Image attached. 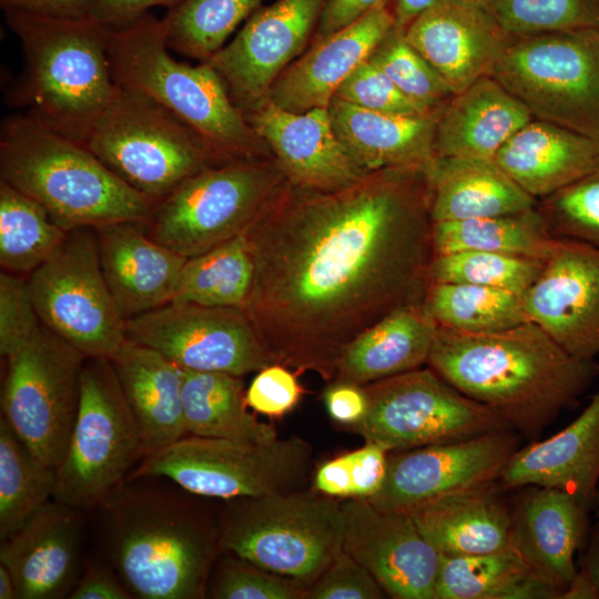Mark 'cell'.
<instances>
[{
	"mask_svg": "<svg viewBox=\"0 0 599 599\" xmlns=\"http://www.w3.org/2000/svg\"><path fill=\"white\" fill-rule=\"evenodd\" d=\"M27 277L0 273V354L8 358L22 348L41 326Z\"/></svg>",
	"mask_w": 599,
	"mask_h": 599,
	"instance_id": "obj_50",
	"label": "cell"
},
{
	"mask_svg": "<svg viewBox=\"0 0 599 599\" xmlns=\"http://www.w3.org/2000/svg\"><path fill=\"white\" fill-rule=\"evenodd\" d=\"M427 364L528 443L576 408L599 376V362L571 355L529 321L483 334L437 327Z\"/></svg>",
	"mask_w": 599,
	"mask_h": 599,
	"instance_id": "obj_2",
	"label": "cell"
},
{
	"mask_svg": "<svg viewBox=\"0 0 599 599\" xmlns=\"http://www.w3.org/2000/svg\"><path fill=\"white\" fill-rule=\"evenodd\" d=\"M422 306L438 328L458 333H493L528 321L522 295L475 284L432 283Z\"/></svg>",
	"mask_w": 599,
	"mask_h": 599,
	"instance_id": "obj_38",
	"label": "cell"
},
{
	"mask_svg": "<svg viewBox=\"0 0 599 599\" xmlns=\"http://www.w3.org/2000/svg\"><path fill=\"white\" fill-rule=\"evenodd\" d=\"M55 468L42 463L0 418V540H4L54 497Z\"/></svg>",
	"mask_w": 599,
	"mask_h": 599,
	"instance_id": "obj_39",
	"label": "cell"
},
{
	"mask_svg": "<svg viewBox=\"0 0 599 599\" xmlns=\"http://www.w3.org/2000/svg\"><path fill=\"white\" fill-rule=\"evenodd\" d=\"M219 548L267 571L314 581L343 549L341 502L318 491L229 500Z\"/></svg>",
	"mask_w": 599,
	"mask_h": 599,
	"instance_id": "obj_8",
	"label": "cell"
},
{
	"mask_svg": "<svg viewBox=\"0 0 599 599\" xmlns=\"http://www.w3.org/2000/svg\"><path fill=\"white\" fill-rule=\"evenodd\" d=\"M253 274L252 257L242 234L186 258L173 301L243 308Z\"/></svg>",
	"mask_w": 599,
	"mask_h": 599,
	"instance_id": "obj_41",
	"label": "cell"
},
{
	"mask_svg": "<svg viewBox=\"0 0 599 599\" xmlns=\"http://www.w3.org/2000/svg\"><path fill=\"white\" fill-rule=\"evenodd\" d=\"M0 180L41 204L67 231L145 222L155 204L84 144L20 113L1 122Z\"/></svg>",
	"mask_w": 599,
	"mask_h": 599,
	"instance_id": "obj_4",
	"label": "cell"
},
{
	"mask_svg": "<svg viewBox=\"0 0 599 599\" xmlns=\"http://www.w3.org/2000/svg\"><path fill=\"white\" fill-rule=\"evenodd\" d=\"M528 109L486 75L456 93L436 129V155L494 160L500 148L532 120Z\"/></svg>",
	"mask_w": 599,
	"mask_h": 599,
	"instance_id": "obj_32",
	"label": "cell"
},
{
	"mask_svg": "<svg viewBox=\"0 0 599 599\" xmlns=\"http://www.w3.org/2000/svg\"><path fill=\"white\" fill-rule=\"evenodd\" d=\"M580 552L578 572L562 599H599V524L591 529Z\"/></svg>",
	"mask_w": 599,
	"mask_h": 599,
	"instance_id": "obj_54",
	"label": "cell"
},
{
	"mask_svg": "<svg viewBox=\"0 0 599 599\" xmlns=\"http://www.w3.org/2000/svg\"><path fill=\"white\" fill-rule=\"evenodd\" d=\"M94 231L103 276L125 321L174 300L186 257L152 238L143 221Z\"/></svg>",
	"mask_w": 599,
	"mask_h": 599,
	"instance_id": "obj_24",
	"label": "cell"
},
{
	"mask_svg": "<svg viewBox=\"0 0 599 599\" xmlns=\"http://www.w3.org/2000/svg\"><path fill=\"white\" fill-rule=\"evenodd\" d=\"M443 109L418 114L385 113L337 98L328 105L338 140L366 172L432 162L437 156L436 129Z\"/></svg>",
	"mask_w": 599,
	"mask_h": 599,
	"instance_id": "obj_29",
	"label": "cell"
},
{
	"mask_svg": "<svg viewBox=\"0 0 599 599\" xmlns=\"http://www.w3.org/2000/svg\"><path fill=\"white\" fill-rule=\"evenodd\" d=\"M367 408L354 429L365 443L400 451L511 428L433 368H417L363 388Z\"/></svg>",
	"mask_w": 599,
	"mask_h": 599,
	"instance_id": "obj_13",
	"label": "cell"
},
{
	"mask_svg": "<svg viewBox=\"0 0 599 599\" xmlns=\"http://www.w3.org/2000/svg\"><path fill=\"white\" fill-rule=\"evenodd\" d=\"M100 506L112 565L131 595L143 599L204 595L219 539L186 501L173 491L125 480Z\"/></svg>",
	"mask_w": 599,
	"mask_h": 599,
	"instance_id": "obj_5",
	"label": "cell"
},
{
	"mask_svg": "<svg viewBox=\"0 0 599 599\" xmlns=\"http://www.w3.org/2000/svg\"><path fill=\"white\" fill-rule=\"evenodd\" d=\"M440 0H390L394 27L405 32L406 29L425 11Z\"/></svg>",
	"mask_w": 599,
	"mask_h": 599,
	"instance_id": "obj_59",
	"label": "cell"
},
{
	"mask_svg": "<svg viewBox=\"0 0 599 599\" xmlns=\"http://www.w3.org/2000/svg\"><path fill=\"white\" fill-rule=\"evenodd\" d=\"M37 201L0 180V266L2 271L29 275L65 238Z\"/></svg>",
	"mask_w": 599,
	"mask_h": 599,
	"instance_id": "obj_40",
	"label": "cell"
},
{
	"mask_svg": "<svg viewBox=\"0 0 599 599\" xmlns=\"http://www.w3.org/2000/svg\"><path fill=\"white\" fill-rule=\"evenodd\" d=\"M85 146L155 203L200 171L227 163L174 112L141 91L120 85Z\"/></svg>",
	"mask_w": 599,
	"mask_h": 599,
	"instance_id": "obj_7",
	"label": "cell"
},
{
	"mask_svg": "<svg viewBox=\"0 0 599 599\" xmlns=\"http://www.w3.org/2000/svg\"><path fill=\"white\" fill-rule=\"evenodd\" d=\"M182 0H99L92 17L111 29L126 27L148 13L152 7L169 9Z\"/></svg>",
	"mask_w": 599,
	"mask_h": 599,
	"instance_id": "obj_55",
	"label": "cell"
},
{
	"mask_svg": "<svg viewBox=\"0 0 599 599\" xmlns=\"http://www.w3.org/2000/svg\"><path fill=\"white\" fill-rule=\"evenodd\" d=\"M385 590L372 573L344 549L306 591L311 599H380Z\"/></svg>",
	"mask_w": 599,
	"mask_h": 599,
	"instance_id": "obj_51",
	"label": "cell"
},
{
	"mask_svg": "<svg viewBox=\"0 0 599 599\" xmlns=\"http://www.w3.org/2000/svg\"><path fill=\"white\" fill-rule=\"evenodd\" d=\"M85 358L43 324L22 348L6 358L1 417L53 468L65 453L78 415Z\"/></svg>",
	"mask_w": 599,
	"mask_h": 599,
	"instance_id": "obj_15",
	"label": "cell"
},
{
	"mask_svg": "<svg viewBox=\"0 0 599 599\" xmlns=\"http://www.w3.org/2000/svg\"><path fill=\"white\" fill-rule=\"evenodd\" d=\"M0 599H17L16 581L3 564H0Z\"/></svg>",
	"mask_w": 599,
	"mask_h": 599,
	"instance_id": "obj_60",
	"label": "cell"
},
{
	"mask_svg": "<svg viewBox=\"0 0 599 599\" xmlns=\"http://www.w3.org/2000/svg\"><path fill=\"white\" fill-rule=\"evenodd\" d=\"M334 98L364 109L385 113L418 114L435 110L426 108L405 95L380 70L367 60L346 78L337 89Z\"/></svg>",
	"mask_w": 599,
	"mask_h": 599,
	"instance_id": "obj_49",
	"label": "cell"
},
{
	"mask_svg": "<svg viewBox=\"0 0 599 599\" xmlns=\"http://www.w3.org/2000/svg\"><path fill=\"white\" fill-rule=\"evenodd\" d=\"M325 404L329 415L338 423L354 425L367 408L365 393L359 386L336 383L325 393Z\"/></svg>",
	"mask_w": 599,
	"mask_h": 599,
	"instance_id": "obj_58",
	"label": "cell"
},
{
	"mask_svg": "<svg viewBox=\"0 0 599 599\" xmlns=\"http://www.w3.org/2000/svg\"><path fill=\"white\" fill-rule=\"evenodd\" d=\"M343 549L363 565L396 599H434L439 554L405 511L377 509L368 499L351 498Z\"/></svg>",
	"mask_w": 599,
	"mask_h": 599,
	"instance_id": "obj_20",
	"label": "cell"
},
{
	"mask_svg": "<svg viewBox=\"0 0 599 599\" xmlns=\"http://www.w3.org/2000/svg\"><path fill=\"white\" fill-rule=\"evenodd\" d=\"M389 451L366 443L362 448L325 461L314 477L316 491L338 498L369 499L382 488Z\"/></svg>",
	"mask_w": 599,
	"mask_h": 599,
	"instance_id": "obj_47",
	"label": "cell"
},
{
	"mask_svg": "<svg viewBox=\"0 0 599 599\" xmlns=\"http://www.w3.org/2000/svg\"><path fill=\"white\" fill-rule=\"evenodd\" d=\"M435 255L487 251L546 261L557 238L536 207L510 214L433 224Z\"/></svg>",
	"mask_w": 599,
	"mask_h": 599,
	"instance_id": "obj_37",
	"label": "cell"
},
{
	"mask_svg": "<svg viewBox=\"0 0 599 599\" xmlns=\"http://www.w3.org/2000/svg\"><path fill=\"white\" fill-rule=\"evenodd\" d=\"M125 335L186 370L242 377L276 363L241 307L172 301L128 319Z\"/></svg>",
	"mask_w": 599,
	"mask_h": 599,
	"instance_id": "obj_16",
	"label": "cell"
},
{
	"mask_svg": "<svg viewBox=\"0 0 599 599\" xmlns=\"http://www.w3.org/2000/svg\"><path fill=\"white\" fill-rule=\"evenodd\" d=\"M262 0H182L163 21L170 49L206 62Z\"/></svg>",
	"mask_w": 599,
	"mask_h": 599,
	"instance_id": "obj_42",
	"label": "cell"
},
{
	"mask_svg": "<svg viewBox=\"0 0 599 599\" xmlns=\"http://www.w3.org/2000/svg\"><path fill=\"white\" fill-rule=\"evenodd\" d=\"M498 481L448 494L408 514L439 555H477L511 547V506Z\"/></svg>",
	"mask_w": 599,
	"mask_h": 599,
	"instance_id": "obj_30",
	"label": "cell"
},
{
	"mask_svg": "<svg viewBox=\"0 0 599 599\" xmlns=\"http://www.w3.org/2000/svg\"><path fill=\"white\" fill-rule=\"evenodd\" d=\"M511 546L477 555H439L434 599H560Z\"/></svg>",
	"mask_w": 599,
	"mask_h": 599,
	"instance_id": "obj_36",
	"label": "cell"
},
{
	"mask_svg": "<svg viewBox=\"0 0 599 599\" xmlns=\"http://www.w3.org/2000/svg\"><path fill=\"white\" fill-rule=\"evenodd\" d=\"M393 27L389 4H380L352 24L312 42L278 75L266 101L291 112L328 108L339 85Z\"/></svg>",
	"mask_w": 599,
	"mask_h": 599,
	"instance_id": "obj_25",
	"label": "cell"
},
{
	"mask_svg": "<svg viewBox=\"0 0 599 599\" xmlns=\"http://www.w3.org/2000/svg\"><path fill=\"white\" fill-rule=\"evenodd\" d=\"M494 160L522 190L540 200L599 166V139L532 119Z\"/></svg>",
	"mask_w": 599,
	"mask_h": 599,
	"instance_id": "obj_31",
	"label": "cell"
},
{
	"mask_svg": "<svg viewBox=\"0 0 599 599\" xmlns=\"http://www.w3.org/2000/svg\"><path fill=\"white\" fill-rule=\"evenodd\" d=\"M389 3L390 0H326L311 43L352 24L374 8Z\"/></svg>",
	"mask_w": 599,
	"mask_h": 599,
	"instance_id": "obj_53",
	"label": "cell"
},
{
	"mask_svg": "<svg viewBox=\"0 0 599 599\" xmlns=\"http://www.w3.org/2000/svg\"><path fill=\"white\" fill-rule=\"evenodd\" d=\"M599 481V389L581 414L556 435L519 447L500 473L501 488H555L592 509Z\"/></svg>",
	"mask_w": 599,
	"mask_h": 599,
	"instance_id": "obj_27",
	"label": "cell"
},
{
	"mask_svg": "<svg viewBox=\"0 0 599 599\" xmlns=\"http://www.w3.org/2000/svg\"><path fill=\"white\" fill-rule=\"evenodd\" d=\"M71 599H129L130 591L109 568L92 566L78 580L69 595Z\"/></svg>",
	"mask_w": 599,
	"mask_h": 599,
	"instance_id": "obj_57",
	"label": "cell"
},
{
	"mask_svg": "<svg viewBox=\"0 0 599 599\" xmlns=\"http://www.w3.org/2000/svg\"><path fill=\"white\" fill-rule=\"evenodd\" d=\"M436 332L422 305L399 308L343 349L334 378L361 386L420 368L428 363Z\"/></svg>",
	"mask_w": 599,
	"mask_h": 599,
	"instance_id": "obj_34",
	"label": "cell"
},
{
	"mask_svg": "<svg viewBox=\"0 0 599 599\" xmlns=\"http://www.w3.org/2000/svg\"><path fill=\"white\" fill-rule=\"evenodd\" d=\"M487 7L510 35L599 29V0H489Z\"/></svg>",
	"mask_w": 599,
	"mask_h": 599,
	"instance_id": "obj_45",
	"label": "cell"
},
{
	"mask_svg": "<svg viewBox=\"0 0 599 599\" xmlns=\"http://www.w3.org/2000/svg\"><path fill=\"white\" fill-rule=\"evenodd\" d=\"M109 359L134 418L144 457L187 435L182 367L161 352L128 338Z\"/></svg>",
	"mask_w": 599,
	"mask_h": 599,
	"instance_id": "obj_28",
	"label": "cell"
},
{
	"mask_svg": "<svg viewBox=\"0 0 599 599\" xmlns=\"http://www.w3.org/2000/svg\"><path fill=\"white\" fill-rule=\"evenodd\" d=\"M99 0H0L3 11L16 10L58 19L92 17Z\"/></svg>",
	"mask_w": 599,
	"mask_h": 599,
	"instance_id": "obj_56",
	"label": "cell"
},
{
	"mask_svg": "<svg viewBox=\"0 0 599 599\" xmlns=\"http://www.w3.org/2000/svg\"><path fill=\"white\" fill-rule=\"evenodd\" d=\"M287 180L274 156L207 167L156 202L145 229L186 258L200 255L242 235Z\"/></svg>",
	"mask_w": 599,
	"mask_h": 599,
	"instance_id": "obj_10",
	"label": "cell"
},
{
	"mask_svg": "<svg viewBox=\"0 0 599 599\" xmlns=\"http://www.w3.org/2000/svg\"><path fill=\"white\" fill-rule=\"evenodd\" d=\"M325 1L276 0L261 6L206 61L244 114L267 100L278 75L312 41Z\"/></svg>",
	"mask_w": 599,
	"mask_h": 599,
	"instance_id": "obj_18",
	"label": "cell"
},
{
	"mask_svg": "<svg viewBox=\"0 0 599 599\" xmlns=\"http://www.w3.org/2000/svg\"><path fill=\"white\" fill-rule=\"evenodd\" d=\"M144 458L132 413L109 358H85L78 415L55 467L53 499L79 508L100 506Z\"/></svg>",
	"mask_w": 599,
	"mask_h": 599,
	"instance_id": "obj_12",
	"label": "cell"
},
{
	"mask_svg": "<svg viewBox=\"0 0 599 599\" xmlns=\"http://www.w3.org/2000/svg\"><path fill=\"white\" fill-rule=\"evenodd\" d=\"M545 261L487 251H460L434 256L432 283H466L525 295L540 276Z\"/></svg>",
	"mask_w": 599,
	"mask_h": 599,
	"instance_id": "obj_43",
	"label": "cell"
},
{
	"mask_svg": "<svg viewBox=\"0 0 599 599\" xmlns=\"http://www.w3.org/2000/svg\"><path fill=\"white\" fill-rule=\"evenodd\" d=\"M478 1L487 6L489 0H478Z\"/></svg>",
	"mask_w": 599,
	"mask_h": 599,
	"instance_id": "obj_62",
	"label": "cell"
},
{
	"mask_svg": "<svg viewBox=\"0 0 599 599\" xmlns=\"http://www.w3.org/2000/svg\"><path fill=\"white\" fill-rule=\"evenodd\" d=\"M512 428L388 454L385 481L368 500L384 511H405L438 497L498 481L520 447Z\"/></svg>",
	"mask_w": 599,
	"mask_h": 599,
	"instance_id": "obj_17",
	"label": "cell"
},
{
	"mask_svg": "<svg viewBox=\"0 0 599 599\" xmlns=\"http://www.w3.org/2000/svg\"><path fill=\"white\" fill-rule=\"evenodd\" d=\"M537 209L554 236L599 247V166L538 200Z\"/></svg>",
	"mask_w": 599,
	"mask_h": 599,
	"instance_id": "obj_46",
	"label": "cell"
},
{
	"mask_svg": "<svg viewBox=\"0 0 599 599\" xmlns=\"http://www.w3.org/2000/svg\"><path fill=\"white\" fill-rule=\"evenodd\" d=\"M182 406L187 435L252 444L277 439L271 424L247 410L238 376L184 369Z\"/></svg>",
	"mask_w": 599,
	"mask_h": 599,
	"instance_id": "obj_35",
	"label": "cell"
},
{
	"mask_svg": "<svg viewBox=\"0 0 599 599\" xmlns=\"http://www.w3.org/2000/svg\"><path fill=\"white\" fill-rule=\"evenodd\" d=\"M404 33L454 94L489 75L509 38L478 0H440Z\"/></svg>",
	"mask_w": 599,
	"mask_h": 599,
	"instance_id": "obj_21",
	"label": "cell"
},
{
	"mask_svg": "<svg viewBox=\"0 0 599 599\" xmlns=\"http://www.w3.org/2000/svg\"><path fill=\"white\" fill-rule=\"evenodd\" d=\"M18 37L23 69L6 91L9 105L85 145L113 99L109 42L112 29L93 17L58 19L4 11Z\"/></svg>",
	"mask_w": 599,
	"mask_h": 599,
	"instance_id": "obj_3",
	"label": "cell"
},
{
	"mask_svg": "<svg viewBox=\"0 0 599 599\" xmlns=\"http://www.w3.org/2000/svg\"><path fill=\"white\" fill-rule=\"evenodd\" d=\"M245 116L294 185L336 191L368 173L342 145L328 108L291 112L265 101Z\"/></svg>",
	"mask_w": 599,
	"mask_h": 599,
	"instance_id": "obj_23",
	"label": "cell"
},
{
	"mask_svg": "<svg viewBox=\"0 0 599 599\" xmlns=\"http://www.w3.org/2000/svg\"><path fill=\"white\" fill-rule=\"evenodd\" d=\"M238 558V557H237ZM225 562L210 595L217 599H296L306 596V582L256 567L241 558Z\"/></svg>",
	"mask_w": 599,
	"mask_h": 599,
	"instance_id": "obj_48",
	"label": "cell"
},
{
	"mask_svg": "<svg viewBox=\"0 0 599 599\" xmlns=\"http://www.w3.org/2000/svg\"><path fill=\"white\" fill-rule=\"evenodd\" d=\"M301 394L296 376L287 366L274 363L257 372L245 393V400L260 414L281 417L298 403Z\"/></svg>",
	"mask_w": 599,
	"mask_h": 599,
	"instance_id": "obj_52",
	"label": "cell"
},
{
	"mask_svg": "<svg viewBox=\"0 0 599 599\" xmlns=\"http://www.w3.org/2000/svg\"><path fill=\"white\" fill-rule=\"evenodd\" d=\"M27 281L41 323L87 358H110L126 339V321L101 270L94 227L68 231Z\"/></svg>",
	"mask_w": 599,
	"mask_h": 599,
	"instance_id": "obj_14",
	"label": "cell"
},
{
	"mask_svg": "<svg viewBox=\"0 0 599 599\" xmlns=\"http://www.w3.org/2000/svg\"><path fill=\"white\" fill-rule=\"evenodd\" d=\"M367 61L405 95L426 108H443L454 95L439 72L395 27L375 47Z\"/></svg>",
	"mask_w": 599,
	"mask_h": 599,
	"instance_id": "obj_44",
	"label": "cell"
},
{
	"mask_svg": "<svg viewBox=\"0 0 599 599\" xmlns=\"http://www.w3.org/2000/svg\"><path fill=\"white\" fill-rule=\"evenodd\" d=\"M311 465L312 449L298 437L252 444L186 435L145 456L128 479L165 478L189 494L229 501L298 490Z\"/></svg>",
	"mask_w": 599,
	"mask_h": 599,
	"instance_id": "obj_11",
	"label": "cell"
},
{
	"mask_svg": "<svg viewBox=\"0 0 599 599\" xmlns=\"http://www.w3.org/2000/svg\"><path fill=\"white\" fill-rule=\"evenodd\" d=\"M163 21L146 13L112 29L109 61L114 82L141 91L195 129L225 162L273 156L207 63L179 62L169 52Z\"/></svg>",
	"mask_w": 599,
	"mask_h": 599,
	"instance_id": "obj_6",
	"label": "cell"
},
{
	"mask_svg": "<svg viewBox=\"0 0 599 599\" xmlns=\"http://www.w3.org/2000/svg\"><path fill=\"white\" fill-rule=\"evenodd\" d=\"M427 165L372 171L336 191L288 180L243 233L254 274L243 309L278 364L335 377L343 349L430 281Z\"/></svg>",
	"mask_w": 599,
	"mask_h": 599,
	"instance_id": "obj_1",
	"label": "cell"
},
{
	"mask_svg": "<svg viewBox=\"0 0 599 599\" xmlns=\"http://www.w3.org/2000/svg\"><path fill=\"white\" fill-rule=\"evenodd\" d=\"M489 75L534 119L599 139V29L509 34Z\"/></svg>",
	"mask_w": 599,
	"mask_h": 599,
	"instance_id": "obj_9",
	"label": "cell"
},
{
	"mask_svg": "<svg viewBox=\"0 0 599 599\" xmlns=\"http://www.w3.org/2000/svg\"><path fill=\"white\" fill-rule=\"evenodd\" d=\"M592 509L595 510V514H596L597 524H599V481H598V486H597V490H596V496H595Z\"/></svg>",
	"mask_w": 599,
	"mask_h": 599,
	"instance_id": "obj_61",
	"label": "cell"
},
{
	"mask_svg": "<svg viewBox=\"0 0 599 599\" xmlns=\"http://www.w3.org/2000/svg\"><path fill=\"white\" fill-rule=\"evenodd\" d=\"M427 173L434 222L517 213L538 203L495 160L436 156Z\"/></svg>",
	"mask_w": 599,
	"mask_h": 599,
	"instance_id": "obj_33",
	"label": "cell"
},
{
	"mask_svg": "<svg viewBox=\"0 0 599 599\" xmlns=\"http://www.w3.org/2000/svg\"><path fill=\"white\" fill-rule=\"evenodd\" d=\"M77 508L49 501L0 546L18 599H57L71 593L80 562L81 524Z\"/></svg>",
	"mask_w": 599,
	"mask_h": 599,
	"instance_id": "obj_26",
	"label": "cell"
},
{
	"mask_svg": "<svg viewBox=\"0 0 599 599\" xmlns=\"http://www.w3.org/2000/svg\"><path fill=\"white\" fill-rule=\"evenodd\" d=\"M527 319L571 355H599V247L558 237L524 295Z\"/></svg>",
	"mask_w": 599,
	"mask_h": 599,
	"instance_id": "obj_19",
	"label": "cell"
},
{
	"mask_svg": "<svg viewBox=\"0 0 599 599\" xmlns=\"http://www.w3.org/2000/svg\"><path fill=\"white\" fill-rule=\"evenodd\" d=\"M511 506V546L530 571L562 596L578 572L575 560L590 535L591 508L555 488L526 486Z\"/></svg>",
	"mask_w": 599,
	"mask_h": 599,
	"instance_id": "obj_22",
	"label": "cell"
}]
</instances>
